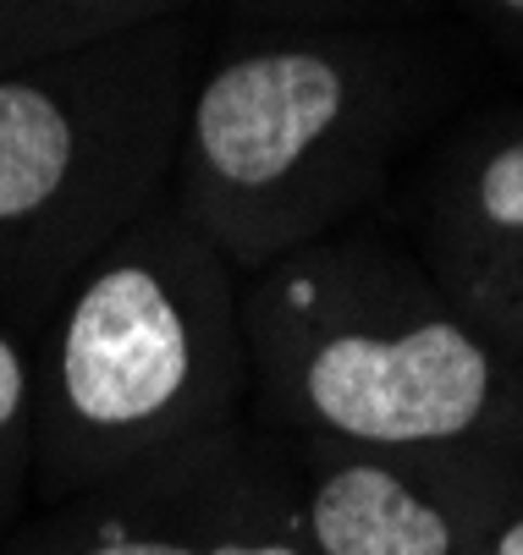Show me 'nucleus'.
<instances>
[{"instance_id": "nucleus-7", "label": "nucleus", "mask_w": 523, "mask_h": 555, "mask_svg": "<svg viewBox=\"0 0 523 555\" xmlns=\"http://www.w3.org/2000/svg\"><path fill=\"white\" fill-rule=\"evenodd\" d=\"M435 286L458 313L523 363V138L485 149L446 193L435 236Z\"/></svg>"}, {"instance_id": "nucleus-5", "label": "nucleus", "mask_w": 523, "mask_h": 555, "mask_svg": "<svg viewBox=\"0 0 523 555\" xmlns=\"http://www.w3.org/2000/svg\"><path fill=\"white\" fill-rule=\"evenodd\" d=\"M512 501L496 456L336 440H304V479L292 490L297 533L315 555H474Z\"/></svg>"}, {"instance_id": "nucleus-11", "label": "nucleus", "mask_w": 523, "mask_h": 555, "mask_svg": "<svg viewBox=\"0 0 523 555\" xmlns=\"http://www.w3.org/2000/svg\"><path fill=\"white\" fill-rule=\"evenodd\" d=\"M490 7H496V12H507V17H518V23H523V0H490Z\"/></svg>"}, {"instance_id": "nucleus-4", "label": "nucleus", "mask_w": 523, "mask_h": 555, "mask_svg": "<svg viewBox=\"0 0 523 555\" xmlns=\"http://www.w3.org/2000/svg\"><path fill=\"white\" fill-rule=\"evenodd\" d=\"M363 83L320 44H265L209 66L188 89L177 209L254 275L331 236L363 198Z\"/></svg>"}, {"instance_id": "nucleus-10", "label": "nucleus", "mask_w": 523, "mask_h": 555, "mask_svg": "<svg viewBox=\"0 0 523 555\" xmlns=\"http://www.w3.org/2000/svg\"><path fill=\"white\" fill-rule=\"evenodd\" d=\"M474 555H523V495L490 522V533L480 539Z\"/></svg>"}, {"instance_id": "nucleus-1", "label": "nucleus", "mask_w": 523, "mask_h": 555, "mask_svg": "<svg viewBox=\"0 0 523 555\" xmlns=\"http://www.w3.org/2000/svg\"><path fill=\"white\" fill-rule=\"evenodd\" d=\"M34 385V490L50 501L227 440L254 396L238 264L161 198L50 302Z\"/></svg>"}, {"instance_id": "nucleus-6", "label": "nucleus", "mask_w": 523, "mask_h": 555, "mask_svg": "<svg viewBox=\"0 0 523 555\" xmlns=\"http://www.w3.org/2000/svg\"><path fill=\"white\" fill-rule=\"evenodd\" d=\"M28 555H315L297 533L292 490L254 479L232 435L138 479L89 490Z\"/></svg>"}, {"instance_id": "nucleus-2", "label": "nucleus", "mask_w": 523, "mask_h": 555, "mask_svg": "<svg viewBox=\"0 0 523 555\" xmlns=\"http://www.w3.org/2000/svg\"><path fill=\"white\" fill-rule=\"evenodd\" d=\"M259 408L304 440L523 462V363L375 236L243 275Z\"/></svg>"}, {"instance_id": "nucleus-8", "label": "nucleus", "mask_w": 523, "mask_h": 555, "mask_svg": "<svg viewBox=\"0 0 523 555\" xmlns=\"http://www.w3.org/2000/svg\"><path fill=\"white\" fill-rule=\"evenodd\" d=\"M182 0H0V72L155 28Z\"/></svg>"}, {"instance_id": "nucleus-9", "label": "nucleus", "mask_w": 523, "mask_h": 555, "mask_svg": "<svg viewBox=\"0 0 523 555\" xmlns=\"http://www.w3.org/2000/svg\"><path fill=\"white\" fill-rule=\"evenodd\" d=\"M34 424H39L34 336L0 313V528L34 495Z\"/></svg>"}, {"instance_id": "nucleus-3", "label": "nucleus", "mask_w": 523, "mask_h": 555, "mask_svg": "<svg viewBox=\"0 0 523 555\" xmlns=\"http://www.w3.org/2000/svg\"><path fill=\"white\" fill-rule=\"evenodd\" d=\"M182 44L138 28L0 72V313L28 336L50 302L177 182Z\"/></svg>"}]
</instances>
